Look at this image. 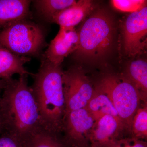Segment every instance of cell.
I'll return each instance as SVG.
<instances>
[{
	"label": "cell",
	"mask_w": 147,
	"mask_h": 147,
	"mask_svg": "<svg viewBox=\"0 0 147 147\" xmlns=\"http://www.w3.org/2000/svg\"><path fill=\"white\" fill-rule=\"evenodd\" d=\"M26 75L6 80L1 96L7 130L26 142L42 128L39 111Z\"/></svg>",
	"instance_id": "1"
},
{
	"label": "cell",
	"mask_w": 147,
	"mask_h": 147,
	"mask_svg": "<svg viewBox=\"0 0 147 147\" xmlns=\"http://www.w3.org/2000/svg\"><path fill=\"white\" fill-rule=\"evenodd\" d=\"M63 74L61 65L42 57L41 65L34 75L31 88L42 128L57 134L65 113Z\"/></svg>",
	"instance_id": "2"
},
{
	"label": "cell",
	"mask_w": 147,
	"mask_h": 147,
	"mask_svg": "<svg viewBox=\"0 0 147 147\" xmlns=\"http://www.w3.org/2000/svg\"><path fill=\"white\" fill-rule=\"evenodd\" d=\"M78 48L74 53L77 59L99 60L110 52L115 36L114 21L106 11L98 10L82 24L79 31Z\"/></svg>",
	"instance_id": "3"
},
{
	"label": "cell",
	"mask_w": 147,
	"mask_h": 147,
	"mask_svg": "<svg viewBox=\"0 0 147 147\" xmlns=\"http://www.w3.org/2000/svg\"><path fill=\"white\" fill-rule=\"evenodd\" d=\"M45 45L43 29L29 19L17 21L0 31V45L19 56H39Z\"/></svg>",
	"instance_id": "4"
},
{
	"label": "cell",
	"mask_w": 147,
	"mask_h": 147,
	"mask_svg": "<svg viewBox=\"0 0 147 147\" xmlns=\"http://www.w3.org/2000/svg\"><path fill=\"white\" fill-rule=\"evenodd\" d=\"M102 92L110 98L115 108L120 119L127 121L138 108L139 92L131 82L108 76L100 84Z\"/></svg>",
	"instance_id": "5"
},
{
	"label": "cell",
	"mask_w": 147,
	"mask_h": 147,
	"mask_svg": "<svg viewBox=\"0 0 147 147\" xmlns=\"http://www.w3.org/2000/svg\"><path fill=\"white\" fill-rule=\"evenodd\" d=\"M65 113L86 108L94 96V90L80 69L73 67L63 74Z\"/></svg>",
	"instance_id": "6"
},
{
	"label": "cell",
	"mask_w": 147,
	"mask_h": 147,
	"mask_svg": "<svg viewBox=\"0 0 147 147\" xmlns=\"http://www.w3.org/2000/svg\"><path fill=\"white\" fill-rule=\"evenodd\" d=\"M125 52L129 56L139 55L147 45V7L131 13L123 27Z\"/></svg>",
	"instance_id": "7"
},
{
	"label": "cell",
	"mask_w": 147,
	"mask_h": 147,
	"mask_svg": "<svg viewBox=\"0 0 147 147\" xmlns=\"http://www.w3.org/2000/svg\"><path fill=\"white\" fill-rule=\"evenodd\" d=\"M79 43V35L74 28H60L42 57L51 63L61 65L66 57L76 51Z\"/></svg>",
	"instance_id": "8"
},
{
	"label": "cell",
	"mask_w": 147,
	"mask_h": 147,
	"mask_svg": "<svg viewBox=\"0 0 147 147\" xmlns=\"http://www.w3.org/2000/svg\"><path fill=\"white\" fill-rule=\"evenodd\" d=\"M64 117L68 138L65 143L70 147H74L80 135L93 127L95 120L86 108L67 112Z\"/></svg>",
	"instance_id": "9"
},
{
	"label": "cell",
	"mask_w": 147,
	"mask_h": 147,
	"mask_svg": "<svg viewBox=\"0 0 147 147\" xmlns=\"http://www.w3.org/2000/svg\"><path fill=\"white\" fill-rule=\"evenodd\" d=\"M94 9V4L90 0H80L73 5L62 10L53 16L50 22L60 28H74Z\"/></svg>",
	"instance_id": "10"
},
{
	"label": "cell",
	"mask_w": 147,
	"mask_h": 147,
	"mask_svg": "<svg viewBox=\"0 0 147 147\" xmlns=\"http://www.w3.org/2000/svg\"><path fill=\"white\" fill-rule=\"evenodd\" d=\"M31 1L28 0H0V31L11 24L28 19Z\"/></svg>",
	"instance_id": "11"
},
{
	"label": "cell",
	"mask_w": 147,
	"mask_h": 147,
	"mask_svg": "<svg viewBox=\"0 0 147 147\" xmlns=\"http://www.w3.org/2000/svg\"><path fill=\"white\" fill-rule=\"evenodd\" d=\"M30 60L28 57L16 55L0 45V80H9L15 74L33 76L34 74L29 72L24 66Z\"/></svg>",
	"instance_id": "12"
},
{
	"label": "cell",
	"mask_w": 147,
	"mask_h": 147,
	"mask_svg": "<svg viewBox=\"0 0 147 147\" xmlns=\"http://www.w3.org/2000/svg\"><path fill=\"white\" fill-rule=\"evenodd\" d=\"M86 108L95 120L105 115L113 116L118 120L120 119L112 101L104 93L94 95Z\"/></svg>",
	"instance_id": "13"
},
{
	"label": "cell",
	"mask_w": 147,
	"mask_h": 147,
	"mask_svg": "<svg viewBox=\"0 0 147 147\" xmlns=\"http://www.w3.org/2000/svg\"><path fill=\"white\" fill-rule=\"evenodd\" d=\"M38 13L46 21L50 22L52 18L63 9L73 5L74 0H37L33 1Z\"/></svg>",
	"instance_id": "14"
},
{
	"label": "cell",
	"mask_w": 147,
	"mask_h": 147,
	"mask_svg": "<svg viewBox=\"0 0 147 147\" xmlns=\"http://www.w3.org/2000/svg\"><path fill=\"white\" fill-rule=\"evenodd\" d=\"M119 120L110 115L102 116L97 120L95 131V140L101 144H108L109 139L114 134L118 126Z\"/></svg>",
	"instance_id": "15"
},
{
	"label": "cell",
	"mask_w": 147,
	"mask_h": 147,
	"mask_svg": "<svg viewBox=\"0 0 147 147\" xmlns=\"http://www.w3.org/2000/svg\"><path fill=\"white\" fill-rule=\"evenodd\" d=\"M26 147H70L57 134L42 128L28 140Z\"/></svg>",
	"instance_id": "16"
},
{
	"label": "cell",
	"mask_w": 147,
	"mask_h": 147,
	"mask_svg": "<svg viewBox=\"0 0 147 147\" xmlns=\"http://www.w3.org/2000/svg\"><path fill=\"white\" fill-rule=\"evenodd\" d=\"M129 78L135 86L145 92L147 90V63L146 61L138 59L129 64L127 68Z\"/></svg>",
	"instance_id": "17"
},
{
	"label": "cell",
	"mask_w": 147,
	"mask_h": 147,
	"mask_svg": "<svg viewBox=\"0 0 147 147\" xmlns=\"http://www.w3.org/2000/svg\"><path fill=\"white\" fill-rule=\"evenodd\" d=\"M113 7L122 12L131 13L141 10L146 7V1L144 0H113Z\"/></svg>",
	"instance_id": "18"
},
{
	"label": "cell",
	"mask_w": 147,
	"mask_h": 147,
	"mask_svg": "<svg viewBox=\"0 0 147 147\" xmlns=\"http://www.w3.org/2000/svg\"><path fill=\"white\" fill-rule=\"evenodd\" d=\"M133 129L139 135L147 136V111L146 108L137 111L133 122Z\"/></svg>",
	"instance_id": "19"
},
{
	"label": "cell",
	"mask_w": 147,
	"mask_h": 147,
	"mask_svg": "<svg viewBox=\"0 0 147 147\" xmlns=\"http://www.w3.org/2000/svg\"><path fill=\"white\" fill-rule=\"evenodd\" d=\"M26 142L7 131L0 134V147H26Z\"/></svg>",
	"instance_id": "20"
},
{
	"label": "cell",
	"mask_w": 147,
	"mask_h": 147,
	"mask_svg": "<svg viewBox=\"0 0 147 147\" xmlns=\"http://www.w3.org/2000/svg\"><path fill=\"white\" fill-rule=\"evenodd\" d=\"M109 147H147L146 145L144 142L134 141L113 143Z\"/></svg>",
	"instance_id": "21"
},
{
	"label": "cell",
	"mask_w": 147,
	"mask_h": 147,
	"mask_svg": "<svg viewBox=\"0 0 147 147\" xmlns=\"http://www.w3.org/2000/svg\"><path fill=\"white\" fill-rule=\"evenodd\" d=\"M1 101H0V131L1 132H3L7 130V124L5 116L1 105Z\"/></svg>",
	"instance_id": "22"
},
{
	"label": "cell",
	"mask_w": 147,
	"mask_h": 147,
	"mask_svg": "<svg viewBox=\"0 0 147 147\" xmlns=\"http://www.w3.org/2000/svg\"><path fill=\"white\" fill-rule=\"evenodd\" d=\"M6 81V80H0V101L1 100V93L2 92L5 86Z\"/></svg>",
	"instance_id": "23"
},
{
	"label": "cell",
	"mask_w": 147,
	"mask_h": 147,
	"mask_svg": "<svg viewBox=\"0 0 147 147\" xmlns=\"http://www.w3.org/2000/svg\"><path fill=\"white\" fill-rule=\"evenodd\" d=\"M3 133V132H1V131H0V134H2V133Z\"/></svg>",
	"instance_id": "24"
}]
</instances>
